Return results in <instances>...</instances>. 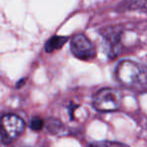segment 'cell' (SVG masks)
<instances>
[{
    "label": "cell",
    "mask_w": 147,
    "mask_h": 147,
    "mask_svg": "<svg viewBox=\"0 0 147 147\" xmlns=\"http://www.w3.org/2000/svg\"><path fill=\"white\" fill-rule=\"evenodd\" d=\"M25 124L17 115L8 114L0 118V143L9 144L21 135Z\"/></svg>",
    "instance_id": "obj_2"
},
{
    "label": "cell",
    "mask_w": 147,
    "mask_h": 147,
    "mask_svg": "<svg viewBox=\"0 0 147 147\" xmlns=\"http://www.w3.org/2000/svg\"><path fill=\"white\" fill-rule=\"evenodd\" d=\"M47 127H49V130H51L53 133H57V134H59L61 131L63 130V126L59 121L53 120L51 121V122L47 124Z\"/></svg>",
    "instance_id": "obj_8"
},
{
    "label": "cell",
    "mask_w": 147,
    "mask_h": 147,
    "mask_svg": "<svg viewBox=\"0 0 147 147\" xmlns=\"http://www.w3.org/2000/svg\"><path fill=\"white\" fill-rule=\"evenodd\" d=\"M89 147H108V142H97L91 144Z\"/></svg>",
    "instance_id": "obj_10"
},
{
    "label": "cell",
    "mask_w": 147,
    "mask_h": 147,
    "mask_svg": "<svg viewBox=\"0 0 147 147\" xmlns=\"http://www.w3.org/2000/svg\"><path fill=\"white\" fill-rule=\"evenodd\" d=\"M71 49L75 57L83 61H89L95 57L96 49L92 41L84 34H77L71 41Z\"/></svg>",
    "instance_id": "obj_4"
},
{
    "label": "cell",
    "mask_w": 147,
    "mask_h": 147,
    "mask_svg": "<svg viewBox=\"0 0 147 147\" xmlns=\"http://www.w3.org/2000/svg\"><path fill=\"white\" fill-rule=\"evenodd\" d=\"M67 41V37L65 36H53L47 40L45 43V51L47 53H51V51H55V49H59Z\"/></svg>",
    "instance_id": "obj_7"
},
{
    "label": "cell",
    "mask_w": 147,
    "mask_h": 147,
    "mask_svg": "<svg viewBox=\"0 0 147 147\" xmlns=\"http://www.w3.org/2000/svg\"><path fill=\"white\" fill-rule=\"evenodd\" d=\"M122 104V94L120 91L111 88H104L95 94L93 105L101 112H113L120 108Z\"/></svg>",
    "instance_id": "obj_3"
},
{
    "label": "cell",
    "mask_w": 147,
    "mask_h": 147,
    "mask_svg": "<svg viewBox=\"0 0 147 147\" xmlns=\"http://www.w3.org/2000/svg\"><path fill=\"white\" fill-rule=\"evenodd\" d=\"M108 147H128L126 145L122 144V143H117V142H108Z\"/></svg>",
    "instance_id": "obj_11"
},
{
    "label": "cell",
    "mask_w": 147,
    "mask_h": 147,
    "mask_svg": "<svg viewBox=\"0 0 147 147\" xmlns=\"http://www.w3.org/2000/svg\"><path fill=\"white\" fill-rule=\"evenodd\" d=\"M122 6L125 10L147 13V0H126Z\"/></svg>",
    "instance_id": "obj_6"
},
{
    "label": "cell",
    "mask_w": 147,
    "mask_h": 147,
    "mask_svg": "<svg viewBox=\"0 0 147 147\" xmlns=\"http://www.w3.org/2000/svg\"><path fill=\"white\" fill-rule=\"evenodd\" d=\"M116 77L118 81L128 88L142 87L146 81L145 71L137 63L130 61H123L116 67Z\"/></svg>",
    "instance_id": "obj_1"
},
{
    "label": "cell",
    "mask_w": 147,
    "mask_h": 147,
    "mask_svg": "<svg viewBox=\"0 0 147 147\" xmlns=\"http://www.w3.org/2000/svg\"><path fill=\"white\" fill-rule=\"evenodd\" d=\"M105 41H107L110 49V55L111 57H116L118 53L120 51V31H116L115 28H112L111 30L107 29L104 33Z\"/></svg>",
    "instance_id": "obj_5"
},
{
    "label": "cell",
    "mask_w": 147,
    "mask_h": 147,
    "mask_svg": "<svg viewBox=\"0 0 147 147\" xmlns=\"http://www.w3.org/2000/svg\"><path fill=\"white\" fill-rule=\"evenodd\" d=\"M43 120L40 118H38V117H35V118H33L32 120H31L30 122V128L32 129V130L34 131H39L42 129L43 127Z\"/></svg>",
    "instance_id": "obj_9"
}]
</instances>
